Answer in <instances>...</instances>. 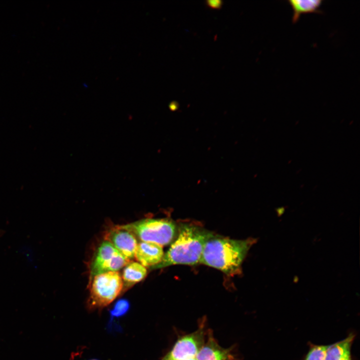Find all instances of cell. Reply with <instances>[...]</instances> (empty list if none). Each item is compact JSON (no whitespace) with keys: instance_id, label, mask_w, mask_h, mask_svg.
Listing matches in <instances>:
<instances>
[{"instance_id":"obj_1","label":"cell","mask_w":360,"mask_h":360,"mask_svg":"<svg viewBox=\"0 0 360 360\" xmlns=\"http://www.w3.org/2000/svg\"><path fill=\"white\" fill-rule=\"evenodd\" d=\"M256 240H236L214 236L205 243L200 263L232 275L240 272L242 262Z\"/></svg>"},{"instance_id":"obj_2","label":"cell","mask_w":360,"mask_h":360,"mask_svg":"<svg viewBox=\"0 0 360 360\" xmlns=\"http://www.w3.org/2000/svg\"><path fill=\"white\" fill-rule=\"evenodd\" d=\"M214 236L198 226L183 224L176 240L164 254L162 261L152 267L161 268L173 264L194 265L200 262L205 243Z\"/></svg>"},{"instance_id":"obj_3","label":"cell","mask_w":360,"mask_h":360,"mask_svg":"<svg viewBox=\"0 0 360 360\" xmlns=\"http://www.w3.org/2000/svg\"><path fill=\"white\" fill-rule=\"evenodd\" d=\"M117 226L128 231L142 242H151L161 246L170 244L176 232L175 224L165 218H148Z\"/></svg>"},{"instance_id":"obj_4","label":"cell","mask_w":360,"mask_h":360,"mask_svg":"<svg viewBox=\"0 0 360 360\" xmlns=\"http://www.w3.org/2000/svg\"><path fill=\"white\" fill-rule=\"evenodd\" d=\"M92 278L89 303L93 308H102L108 306L123 290V282L118 272L100 274Z\"/></svg>"},{"instance_id":"obj_5","label":"cell","mask_w":360,"mask_h":360,"mask_svg":"<svg viewBox=\"0 0 360 360\" xmlns=\"http://www.w3.org/2000/svg\"><path fill=\"white\" fill-rule=\"evenodd\" d=\"M130 260L118 251L110 242H103L98 248L92 262L90 277L109 272H118L124 268Z\"/></svg>"},{"instance_id":"obj_6","label":"cell","mask_w":360,"mask_h":360,"mask_svg":"<svg viewBox=\"0 0 360 360\" xmlns=\"http://www.w3.org/2000/svg\"><path fill=\"white\" fill-rule=\"evenodd\" d=\"M204 344L202 332H196L178 340L168 356L171 360H186L196 358Z\"/></svg>"},{"instance_id":"obj_7","label":"cell","mask_w":360,"mask_h":360,"mask_svg":"<svg viewBox=\"0 0 360 360\" xmlns=\"http://www.w3.org/2000/svg\"><path fill=\"white\" fill-rule=\"evenodd\" d=\"M104 238L128 260L134 258L138 243L136 238L128 231L116 226L106 233Z\"/></svg>"},{"instance_id":"obj_8","label":"cell","mask_w":360,"mask_h":360,"mask_svg":"<svg viewBox=\"0 0 360 360\" xmlns=\"http://www.w3.org/2000/svg\"><path fill=\"white\" fill-rule=\"evenodd\" d=\"M164 255L162 246L151 242H140L138 244L134 258L144 267L152 268L162 261Z\"/></svg>"},{"instance_id":"obj_9","label":"cell","mask_w":360,"mask_h":360,"mask_svg":"<svg viewBox=\"0 0 360 360\" xmlns=\"http://www.w3.org/2000/svg\"><path fill=\"white\" fill-rule=\"evenodd\" d=\"M355 336L351 332L344 340L330 345L324 360H352L351 348Z\"/></svg>"},{"instance_id":"obj_10","label":"cell","mask_w":360,"mask_h":360,"mask_svg":"<svg viewBox=\"0 0 360 360\" xmlns=\"http://www.w3.org/2000/svg\"><path fill=\"white\" fill-rule=\"evenodd\" d=\"M196 360H232L228 349L220 347L212 338L204 344L196 356Z\"/></svg>"},{"instance_id":"obj_11","label":"cell","mask_w":360,"mask_h":360,"mask_svg":"<svg viewBox=\"0 0 360 360\" xmlns=\"http://www.w3.org/2000/svg\"><path fill=\"white\" fill-rule=\"evenodd\" d=\"M147 274L146 267L138 262H130L124 268L122 278L124 288H129L141 282ZM124 288V287H123Z\"/></svg>"},{"instance_id":"obj_12","label":"cell","mask_w":360,"mask_h":360,"mask_svg":"<svg viewBox=\"0 0 360 360\" xmlns=\"http://www.w3.org/2000/svg\"><path fill=\"white\" fill-rule=\"evenodd\" d=\"M322 0H289L293 10L292 22H296L304 13L320 12Z\"/></svg>"},{"instance_id":"obj_13","label":"cell","mask_w":360,"mask_h":360,"mask_svg":"<svg viewBox=\"0 0 360 360\" xmlns=\"http://www.w3.org/2000/svg\"><path fill=\"white\" fill-rule=\"evenodd\" d=\"M330 345H317L311 344L308 352L302 360H324Z\"/></svg>"},{"instance_id":"obj_14","label":"cell","mask_w":360,"mask_h":360,"mask_svg":"<svg viewBox=\"0 0 360 360\" xmlns=\"http://www.w3.org/2000/svg\"><path fill=\"white\" fill-rule=\"evenodd\" d=\"M130 308V303L126 298H121L117 300L110 311V316L113 318H119L124 316Z\"/></svg>"},{"instance_id":"obj_15","label":"cell","mask_w":360,"mask_h":360,"mask_svg":"<svg viewBox=\"0 0 360 360\" xmlns=\"http://www.w3.org/2000/svg\"><path fill=\"white\" fill-rule=\"evenodd\" d=\"M206 5L212 9H220L223 4L221 0H207L206 1Z\"/></svg>"},{"instance_id":"obj_16","label":"cell","mask_w":360,"mask_h":360,"mask_svg":"<svg viewBox=\"0 0 360 360\" xmlns=\"http://www.w3.org/2000/svg\"><path fill=\"white\" fill-rule=\"evenodd\" d=\"M178 107L179 104L176 101L171 102L168 106L170 110L173 112L176 110L178 108Z\"/></svg>"},{"instance_id":"obj_17","label":"cell","mask_w":360,"mask_h":360,"mask_svg":"<svg viewBox=\"0 0 360 360\" xmlns=\"http://www.w3.org/2000/svg\"><path fill=\"white\" fill-rule=\"evenodd\" d=\"M162 360H171L168 356H166Z\"/></svg>"},{"instance_id":"obj_18","label":"cell","mask_w":360,"mask_h":360,"mask_svg":"<svg viewBox=\"0 0 360 360\" xmlns=\"http://www.w3.org/2000/svg\"><path fill=\"white\" fill-rule=\"evenodd\" d=\"M186 360H196V358H194L188 359Z\"/></svg>"},{"instance_id":"obj_19","label":"cell","mask_w":360,"mask_h":360,"mask_svg":"<svg viewBox=\"0 0 360 360\" xmlns=\"http://www.w3.org/2000/svg\"></svg>"}]
</instances>
